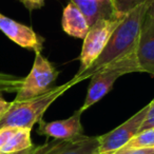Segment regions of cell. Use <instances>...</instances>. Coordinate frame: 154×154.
<instances>
[{
	"label": "cell",
	"instance_id": "cell-1",
	"mask_svg": "<svg viewBox=\"0 0 154 154\" xmlns=\"http://www.w3.org/2000/svg\"><path fill=\"white\" fill-rule=\"evenodd\" d=\"M146 9H147V5L145 2L134 8L125 15L122 21L115 29L98 58L85 72L73 77V80L76 84L91 77L98 69L111 63L114 60L134 53L138 42Z\"/></svg>",
	"mask_w": 154,
	"mask_h": 154
},
{
	"label": "cell",
	"instance_id": "cell-11",
	"mask_svg": "<svg viewBox=\"0 0 154 154\" xmlns=\"http://www.w3.org/2000/svg\"><path fill=\"white\" fill-rule=\"evenodd\" d=\"M61 26L69 36L80 39H84L90 30V24L85 14L73 2H69L64 8Z\"/></svg>",
	"mask_w": 154,
	"mask_h": 154
},
{
	"label": "cell",
	"instance_id": "cell-24",
	"mask_svg": "<svg viewBox=\"0 0 154 154\" xmlns=\"http://www.w3.org/2000/svg\"><path fill=\"white\" fill-rule=\"evenodd\" d=\"M97 154H114V153H100V152H98Z\"/></svg>",
	"mask_w": 154,
	"mask_h": 154
},
{
	"label": "cell",
	"instance_id": "cell-23",
	"mask_svg": "<svg viewBox=\"0 0 154 154\" xmlns=\"http://www.w3.org/2000/svg\"><path fill=\"white\" fill-rule=\"evenodd\" d=\"M10 106H11V103L5 100L2 97V95H1V93H0V117L7 112V110L10 108Z\"/></svg>",
	"mask_w": 154,
	"mask_h": 154
},
{
	"label": "cell",
	"instance_id": "cell-2",
	"mask_svg": "<svg viewBox=\"0 0 154 154\" xmlns=\"http://www.w3.org/2000/svg\"><path fill=\"white\" fill-rule=\"evenodd\" d=\"M77 85L73 79L64 85L54 87L51 91L34 98L23 101H12L10 108L0 117V128L13 127L32 130L35 124L39 122L48 108L60 97L66 90Z\"/></svg>",
	"mask_w": 154,
	"mask_h": 154
},
{
	"label": "cell",
	"instance_id": "cell-6",
	"mask_svg": "<svg viewBox=\"0 0 154 154\" xmlns=\"http://www.w3.org/2000/svg\"><path fill=\"white\" fill-rule=\"evenodd\" d=\"M148 111V105L137 113H135L132 117L118 126L117 128L113 129L110 132L106 133L99 136V149L100 153H114L117 150L122 149V147L128 143L135 135L138 133L141 122L146 117Z\"/></svg>",
	"mask_w": 154,
	"mask_h": 154
},
{
	"label": "cell",
	"instance_id": "cell-18",
	"mask_svg": "<svg viewBox=\"0 0 154 154\" xmlns=\"http://www.w3.org/2000/svg\"><path fill=\"white\" fill-rule=\"evenodd\" d=\"M54 143H55V139H54L53 141H51V143H45V145H41V146L33 145L32 147L29 148V149L23 150V151H20V152H16V153H12V154H43L54 145Z\"/></svg>",
	"mask_w": 154,
	"mask_h": 154
},
{
	"label": "cell",
	"instance_id": "cell-14",
	"mask_svg": "<svg viewBox=\"0 0 154 154\" xmlns=\"http://www.w3.org/2000/svg\"><path fill=\"white\" fill-rule=\"evenodd\" d=\"M145 148H154V129L137 133L122 149H145Z\"/></svg>",
	"mask_w": 154,
	"mask_h": 154
},
{
	"label": "cell",
	"instance_id": "cell-19",
	"mask_svg": "<svg viewBox=\"0 0 154 154\" xmlns=\"http://www.w3.org/2000/svg\"><path fill=\"white\" fill-rule=\"evenodd\" d=\"M16 129L17 128H13V127H3V128H0V150L8 143V140L14 134Z\"/></svg>",
	"mask_w": 154,
	"mask_h": 154
},
{
	"label": "cell",
	"instance_id": "cell-21",
	"mask_svg": "<svg viewBox=\"0 0 154 154\" xmlns=\"http://www.w3.org/2000/svg\"><path fill=\"white\" fill-rule=\"evenodd\" d=\"M30 11L40 9L45 5V0H18Z\"/></svg>",
	"mask_w": 154,
	"mask_h": 154
},
{
	"label": "cell",
	"instance_id": "cell-17",
	"mask_svg": "<svg viewBox=\"0 0 154 154\" xmlns=\"http://www.w3.org/2000/svg\"><path fill=\"white\" fill-rule=\"evenodd\" d=\"M151 129H154V98L151 103H148L147 114H146L143 122H141V126L139 128L138 133L143 132V131L151 130Z\"/></svg>",
	"mask_w": 154,
	"mask_h": 154
},
{
	"label": "cell",
	"instance_id": "cell-16",
	"mask_svg": "<svg viewBox=\"0 0 154 154\" xmlns=\"http://www.w3.org/2000/svg\"><path fill=\"white\" fill-rule=\"evenodd\" d=\"M147 0H113L115 12L119 15H126L134 8L145 3Z\"/></svg>",
	"mask_w": 154,
	"mask_h": 154
},
{
	"label": "cell",
	"instance_id": "cell-20",
	"mask_svg": "<svg viewBox=\"0 0 154 154\" xmlns=\"http://www.w3.org/2000/svg\"><path fill=\"white\" fill-rule=\"evenodd\" d=\"M114 154H154V148L145 149H119Z\"/></svg>",
	"mask_w": 154,
	"mask_h": 154
},
{
	"label": "cell",
	"instance_id": "cell-4",
	"mask_svg": "<svg viewBox=\"0 0 154 154\" xmlns=\"http://www.w3.org/2000/svg\"><path fill=\"white\" fill-rule=\"evenodd\" d=\"M124 17L125 15H115L110 18H101L90 26L88 34L84 38L80 53V66L76 75L85 72L98 58Z\"/></svg>",
	"mask_w": 154,
	"mask_h": 154
},
{
	"label": "cell",
	"instance_id": "cell-12",
	"mask_svg": "<svg viewBox=\"0 0 154 154\" xmlns=\"http://www.w3.org/2000/svg\"><path fill=\"white\" fill-rule=\"evenodd\" d=\"M85 14L90 26L101 18L119 15L115 12L113 0H71Z\"/></svg>",
	"mask_w": 154,
	"mask_h": 154
},
{
	"label": "cell",
	"instance_id": "cell-8",
	"mask_svg": "<svg viewBox=\"0 0 154 154\" xmlns=\"http://www.w3.org/2000/svg\"><path fill=\"white\" fill-rule=\"evenodd\" d=\"M82 113L76 111L72 116L66 119L45 122L42 119L39 122L37 132L41 135L52 137L57 140H73L85 136L84 127L82 125Z\"/></svg>",
	"mask_w": 154,
	"mask_h": 154
},
{
	"label": "cell",
	"instance_id": "cell-10",
	"mask_svg": "<svg viewBox=\"0 0 154 154\" xmlns=\"http://www.w3.org/2000/svg\"><path fill=\"white\" fill-rule=\"evenodd\" d=\"M99 136H82L73 140H57L43 154H97Z\"/></svg>",
	"mask_w": 154,
	"mask_h": 154
},
{
	"label": "cell",
	"instance_id": "cell-15",
	"mask_svg": "<svg viewBox=\"0 0 154 154\" xmlns=\"http://www.w3.org/2000/svg\"><path fill=\"white\" fill-rule=\"evenodd\" d=\"M22 84V79L15 78L14 76H10L7 74H0V93L2 92H13L19 89Z\"/></svg>",
	"mask_w": 154,
	"mask_h": 154
},
{
	"label": "cell",
	"instance_id": "cell-13",
	"mask_svg": "<svg viewBox=\"0 0 154 154\" xmlns=\"http://www.w3.org/2000/svg\"><path fill=\"white\" fill-rule=\"evenodd\" d=\"M30 129L17 128L8 143L1 148L0 154H12L31 148L33 146Z\"/></svg>",
	"mask_w": 154,
	"mask_h": 154
},
{
	"label": "cell",
	"instance_id": "cell-22",
	"mask_svg": "<svg viewBox=\"0 0 154 154\" xmlns=\"http://www.w3.org/2000/svg\"><path fill=\"white\" fill-rule=\"evenodd\" d=\"M146 5H147V9H146V14L143 18L154 20V0H147Z\"/></svg>",
	"mask_w": 154,
	"mask_h": 154
},
{
	"label": "cell",
	"instance_id": "cell-5",
	"mask_svg": "<svg viewBox=\"0 0 154 154\" xmlns=\"http://www.w3.org/2000/svg\"><path fill=\"white\" fill-rule=\"evenodd\" d=\"M58 75L59 72L54 68L53 64L41 54V52H37L30 74L22 79V84L17 90V94L13 101H23L51 91L54 88L53 85Z\"/></svg>",
	"mask_w": 154,
	"mask_h": 154
},
{
	"label": "cell",
	"instance_id": "cell-3",
	"mask_svg": "<svg viewBox=\"0 0 154 154\" xmlns=\"http://www.w3.org/2000/svg\"><path fill=\"white\" fill-rule=\"evenodd\" d=\"M133 72H140L135 52L98 69L91 76L86 99L78 111L82 114L86 110L105 97L120 76Z\"/></svg>",
	"mask_w": 154,
	"mask_h": 154
},
{
	"label": "cell",
	"instance_id": "cell-7",
	"mask_svg": "<svg viewBox=\"0 0 154 154\" xmlns=\"http://www.w3.org/2000/svg\"><path fill=\"white\" fill-rule=\"evenodd\" d=\"M0 31L13 42L26 48L33 50L35 53L41 52L43 45V38L40 37L32 28L22 24L0 14Z\"/></svg>",
	"mask_w": 154,
	"mask_h": 154
},
{
	"label": "cell",
	"instance_id": "cell-9",
	"mask_svg": "<svg viewBox=\"0 0 154 154\" xmlns=\"http://www.w3.org/2000/svg\"><path fill=\"white\" fill-rule=\"evenodd\" d=\"M135 54L140 72L154 75V20L143 18Z\"/></svg>",
	"mask_w": 154,
	"mask_h": 154
}]
</instances>
